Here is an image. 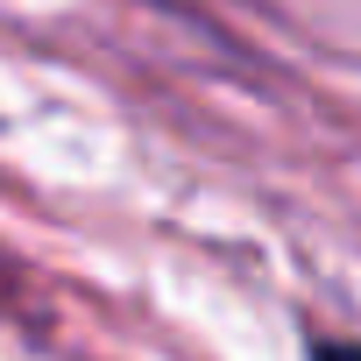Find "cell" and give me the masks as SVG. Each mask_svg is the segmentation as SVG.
I'll list each match as a JSON object with an SVG mask.
<instances>
[{"label":"cell","instance_id":"1","mask_svg":"<svg viewBox=\"0 0 361 361\" xmlns=\"http://www.w3.org/2000/svg\"><path fill=\"white\" fill-rule=\"evenodd\" d=\"M305 354H312V361H354V347H347V340H333V333H312V340H305Z\"/></svg>","mask_w":361,"mask_h":361}]
</instances>
